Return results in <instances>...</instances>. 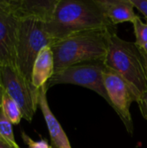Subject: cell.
<instances>
[{"instance_id":"obj_16","label":"cell","mask_w":147,"mask_h":148,"mask_svg":"<svg viewBox=\"0 0 147 148\" xmlns=\"http://www.w3.org/2000/svg\"><path fill=\"white\" fill-rule=\"evenodd\" d=\"M22 138L24 143L27 144L29 148H51V147L49 145V143L46 140H42L39 141H35L29 136H28L24 132L22 133Z\"/></svg>"},{"instance_id":"obj_10","label":"cell","mask_w":147,"mask_h":148,"mask_svg":"<svg viewBox=\"0 0 147 148\" xmlns=\"http://www.w3.org/2000/svg\"><path fill=\"white\" fill-rule=\"evenodd\" d=\"M47 84L40 88L38 106L41 108L45 122L47 124L52 147L53 148H72L61 124L50 110L47 100Z\"/></svg>"},{"instance_id":"obj_11","label":"cell","mask_w":147,"mask_h":148,"mask_svg":"<svg viewBox=\"0 0 147 148\" xmlns=\"http://www.w3.org/2000/svg\"><path fill=\"white\" fill-rule=\"evenodd\" d=\"M105 16L113 24L131 22L138 16L131 0H96Z\"/></svg>"},{"instance_id":"obj_22","label":"cell","mask_w":147,"mask_h":148,"mask_svg":"<svg viewBox=\"0 0 147 148\" xmlns=\"http://www.w3.org/2000/svg\"><path fill=\"white\" fill-rule=\"evenodd\" d=\"M139 49L140 50H142L144 53H146L147 55V44H146V45H144V46H142V47H139Z\"/></svg>"},{"instance_id":"obj_18","label":"cell","mask_w":147,"mask_h":148,"mask_svg":"<svg viewBox=\"0 0 147 148\" xmlns=\"http://www.w3.org/2000/svg\"><path fill=\"white\" fill-rule=\"evenodd\" d=\"M134 7H136L147 20V0H131Z\"/></svg>"},{"instance_id":"obj_14","label":"cell","mask_w":147,"mask_h":148,"mask_svg":"<svg viewBox=\"0 0 147 148\" xmlns=\"http://www.w3.org/2000/svg\"><path fill=\"white\" fill-rule=\"evenodd\" d=\"M0 140L10 145L11 147H17L15 140L13 124L4 116V114L0 110Z\"/></svg>"},{"instance_id":"obj_21","label":"cell","mask_w":147,"mask_h":148,"mask_svg":"<svg viewBox=\"0 0 147 148\" xmlns=\"http://www.w3.org/2000/svg\"><path fill=\"white\" fill-rule=\"evenodd\" d=\"M141 53H142V56H143V58H144V62H145V67H146V76H147V55L146 53H144L142 50H140Z\"/></svg>"},{"instance_id":"obj_23","label":"cell","mask_w":147,"mask_h":148,"mask_svg":"<svg viewBox=\"0 0 147 148\" xmlns=\"http://www.w3.org/2000/svg\"><path fill=\"white\" fill-rule=\"evenodd\" d=\"M17 148H21V147H17Z\"/></svg>"},{"instance_id":"obj_8","label":"cell","mask_w":147,"mask_h":148,"mask_svg":"<svg viewBox=\"0 0 147 148\" xmlns=\"http://www.w3.org/2000/svg\"><path fill=\"white\" fill-rule=\"evenodd\" d=\"M18 19L14 16H0V66L16 67Z\"/></svg>"},{"instance_id":"obj_17","label":"cell","mask_w":147,"mask_h":148,"mask_svg":"<svg viewBox=\"0 0 147 148\" xmlns=\"http://www.w3.org/2000/svg\"><path fill=\"white\" fill-rule=\"evenodd\" d=\"M137 103L139 104V108L144 118L147 120V91L144 92L140 97L139 98Z\"/></svg>"},{"instance_id":"obj_3","label":"cell","mask_w":147,"mask_h":148,"mask_svg":"<svg viewBox=\"0 0 147 148\" xmlns=\"http://www.w3.org/2000/svg\"><path fill=\"white\" fill-rule=\"evenodd\" d=\"M104 64L129 84L137 97V101L140 95L147 91L144 58L135 42L125 41L113 32L109 39Z\"/></svg>"},{"instance_id":"obj_6","label":"cell","mask_w":147,"mask_h":148,"mask_svg":"<svg viewBox=\"0 0 147 148\" xmlns=\"http://www.w3.org/2000/svg\"><path fill=\"white\" fill-rule=\"evenodd\" d=\"M106 66L104 62H94L73 65L62 70L55 72L47 83V88L56 84H74L89 88L108 103L109 99L104 83Z\"/></svg>"},{"instance_id":"obj_7","label":"cell","mask_w":147,"mask_h":148,"mask_svg":"<svg viewBox=\"0 0 147 148\" xmlns=\"http://www.w3.org/2000/svg\"><path fill=\"white\" fill-rule=\"evenodd\" d=\"M104 83L109 99V105L115 110L128 133L133 134V124L130 114L133 101L137 102V97L129 84L117 73L106 67Z\"/></svg>"},{"instance_id":"obj_5","label":"cell","mask_w":147,"mask_h":148,"mask_svg":"<svg viewBox=\"0 0 147 148\" xmlns=\"http://www.w3.org/2000/svg\"><path fill=\"white\" fill-rule=\"evenodd\" d=\"M0 84L18 105L23 118L30 122L38 107L40 89L34 88L16 67L9 65L0 66Z\"/></svg>"},{"instance_id":"obj_9","label":"cell","mask_w":147,"mask_h":148,"mask_svg":"<svg viewBox=\"0 0 147 148\" xmlns=\"http://www.w3.org/2000/svg\"><path fill=\"white\" fill-rule=\"evenodd\" d=\"M12 16L17 19L34 18L49 22L54 13L57 0H10Z\"/></svg>"},{"instance_id":"obj_1","label":"cell","mask_w":147,"mask_h":148,"mask_svg":"<svg viewBox=\"0 0 147 148\" xmlns=\"http://www.w3.org/2000/svg\"><path fill=\"white\" fill-rule=\"evenodd\" d=\"M44 26L54 42L75 33L114 28L96 0H57L52 17Z\"/></svg>"},{"instance_id":"obj_19","label":"cell","mask_w":147,"mask_h":148,"mask_svg":"<svg viewBox=\"0 0 147 148\" xmlns=\"http://www.w3.org/2000/svg\"><path fill=\"white\" fill-rule=\"evenodd\" d=\"M17 147H18V146H17V147H11L10 145L7 144V143L3 142V141H2V140H0V148H17Z\"/></svg>"},{"instance_id":"obj_2","label":"cell","mask_w":147,"mask_h":148,"mask_svg":"<svg viewBox=\"0 0 147 148\" xmlns=\"http://www.w3.org/2000/svg\"><path fill=\"white\" fill-rule=\"evenodd\" d=\"M113 29L87 30L72 34L55 42L50 49L54 56L55 72L73 65L104 62Z\"/></svg>"},{"instance_id":"obj_4","label":"cell","mask_w":147,"mask_h":148,"mask_svg":"<svg viewBox=\"0 0 147 148\" xmlns=\"http://www.w3.org/2000/svg\"><path fill=\"white\" fill-rule=\"evenodd\" d=\"M53 43L54 41L47 33L43 22L34 18L18 19L16 68L29 82L37 56L42 49L50 47Z\"/></svg>"},{"instance_id":"obj_20","label":"cell","mask_w":147,"mask_h":148,"mask_svg":"<svg viewBox=\"0 0 147 148\" xmlns=\"http://www.w3.org/2000/svg\"><path fill=\"white\" fill-rule=\"evenodd\" d=\"M3 94H4V90H3V87L1 86V84H0V109H1V107H2V101H3Z\"/></svg>"},{"instance_id":"obj_12","label":"cell","mask_w":147,"mask_h":148,"mask_svg":"<svg viewBox=\"0 0 147 148\" xmlns=\"http://www.w3.org/2000/svg\"><path fill=\"white\" fill-rule=\"evenodd\" d=\"M55 73L54 56L50 47L41 50L37 56L31 75V83L34 88L40 89L45 86Z\"/></svg>"},{"instance_id":"obj_13","label":"cell","mask_w":147,"mask_h":148,"mask_svg":"<svg viewBox=\"0 0 147 148\" xmlns=\"http://www.w3.org/2000/svg\"><path fill=\"white\" fill-rule=\"evenodd\" d=\"M0 110L13 125H18L23 119V114L20 108L18 107L16 102L5 92L3 96L2 107Z\"/></svg>"},{"instance_id":"obj_15","label":"cell","mask_w":147,"mask_h":148,"mask_svg":"<svg viewBox=\"0 0 147 148\" xmlns=\"http://www.w3.org/2000/svg\"><path fill=\"white\" fill-rule=\"evenodd\" d=\"M134 33L136 36L135 44L138 47H142L147 44V23H144L139 16L133 22Z\"/></svg>"}]
</instances>
